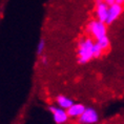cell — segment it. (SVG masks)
I'll return each mask as SVG.
<instances>
[{
	"label": "cell",
	"mask_w": 124,
	"mask_h": 124,
	"mask_svg": "<svg viewBox=\"0 0 124 124\" xmlns=\"http://www.w3.org/2000/svg\"><path fill=\"white\" fill-rule=\"evenodd\" d=\"M94 44L95 42L91 38L80 40L78 45V61L84 64L94 58Z\"/></svg>",
	"instance_id": "6da1fadb"
},
{
	"label": "cell",
	"mask_w": 124,
	"mask_h": 124,
	"mask_svg": "<svg viewBox=\"0 0 124 124\" xmlns=\"http://www.w3.org/2000/svg\"><path fill=\"white\" fill-rule=\"evenodd\" d=\"M87 31L94 38H96V40H98L102 38V37L106 36V33H107L106 23L99 20H93L88 23Z\"/></svg>",
	"instance_id": "7a4b0ae2"
},
{
	"label": "cell",
	"mask_w": 124,
	"mask_h": 124,
	"mask_svg": "<svg viewBox=\"0 0 124 124\" xmlns=\"http://www.w3.org/2000/svg\"><path fill=\"white\" fill-rule=\"evenodd\" d=\"M99 119V114L94 107H86L83 114L78 118V121L80 124H97Z\"/></svg>",
	"instance_id": "3957f363"
},
{
	"label": "cell",
	"mask_w": 124,
	"mask_h": 124,
	"mask_svg": "<svg viewBox=\"0 0 124 124\" xmlns=\"http://www.w3.org/2000/svg\"><path fill=\"white\" fill-rule=\"evenodd\" d=\"M48 110L52 113L53 119H54L56 124H65L69 121V114H67V110L64 109V108L51 105L48 107Z\"/></svg>",
	"instance_id": "277c9868"
},
{
	"label": "cell",
	"mask_w": 124,
	"mask_h": 124,
	"mask_svg": "<svg viewBox=\"0 0 124 124\" xmlns=\"http://www.w3.org/2000/svg\"><path fill=\"white\" fill-rule=\"evenodd\" d=\"M108 8L109 4H107L104 0H97L96 2V17L97 20L106 22L107 16H108Z\"/></svg>",
	"instance_id": "5b68a950"
},
{
	"label": "cell",
	"mask_w": 124,
	"mask_h": 124,
	"mask_svg": "<svg viewBox=\"0 0 124 124\" xmlns=\"http://www.w3.org/2000/svg\"><path fill=\"white\" fill-rule=\"evenodd\" d=\"M123 12V8L121 3H118V2H115V3L110 4L109 8H108V16H107V20H106V24H111L113 22H115L118 18L120 17V15L122 14Z\"/></svg>",
	"instance_id": "8992f818"
},
{
	"label": "cell",
	"mask_w": 124,
	"mask_h": 124,
	"mask_svg": "<svg viewBox=\"0 0 124 124\" xmlns=\"http://www.w3.org/2000/svg\"><path fill=\"white\" fill-rule=\"evenodd\" d=\"M85 106L81 103H74L69 109H67V114L69 117L72 119H78V118L83 114V111L85 110Z\"/></svg>",
	"instance_id": "52a82bcc"
},
{
	"label": "cell",
	"mask_w": 124,
	"mask_h": 124,
	"mask_svg": "<svg viewBox=\"0 0 124 124\" xmlns=\"http://www.w3.org/2000/svg\"><path fill=\"white\" fill-rule=\"evenodd\" d=\"M56 102H57L58 106L64 108V109H66V110L74 104V101L72 100V99L66 97V96H63V95L57 96V98H56Z\"/></svg>",
	"instance_id": "ba28073f"
},
{
	"label": "cell",
	"mask_w": 124,
	"mask_h": 124,
	"mask_svg": "<svg viewBox=\"0 0 124 124\" xmlns=\"http://www.w3.org/2000/svg\"><path fill=\"white\" fill-rule=\"evenodd\" d=\"M98 43L99 45L101 46V48L103 49V51H106V49L109 47V39H108V37H107V35L106 36H104V37H102V38H100V39H98L97 41H96Z\"/></svg>",
	"instance_id": "9c48e42d"
},
{
	"label": "cell",
	"mask_w": 124,
	"mask_h": 124,
	"mask_svg": "<svg viewBox=\"0 0 124 124\" xmlns=\"http://www.w3.org/2000/svg\"><path fill=\"white\" fill-rule=\"evenodd\" d=\"M103 53V49L101 48V46L98 44L97 42H95L94 44V58H99Z\"/></svg>",
	"instance_id": "30bf717a"
},
{
	"label": "cell",
	"mask_w": 124,
	"mask_h": 124,
	"mask_svg": "<svg viewBox=\"0 0 124 124\" xmlns=\"http://www.w3.org/2000/svg\"><path fill=\"white\" fill-rule=\"evenodd\" d=\"M44 46H45L44 40H40V41L38 42V45H37V54L41 55L43 53V49H44Z\"/></svg>",
	"instance_id": "8fae6325"
},
{
	"label": "cell",
	"mask_w": 124,
	"mask_h": 124,
	"mask_svg": "<svg viewBox=\"0 0 124 124\" xmlns=\"http://www.w3.org/2000/svg\"><path fill=\"white\" fill-rule=\"evenodd\" d=\"M105 2H106L107 4H113V3H115V2H117V0H104Z\"/></svg>",
	"instance_id": "7c38bea8"
},
{
	"label": "cell",
	"mask_w": 124,
	"mask_h": 124,
	"mask_svg": "<svg viewBox=\"0 0 124 124\" xmlns=\"http://www.w3.org/2000/svg\"><path fill=\"white\" fill-rule=\"evenodd\" d=\"M41 61H42V63L44 64V65H46V64H47V59H46L45 57H42V58H41Z\"/></svg>",
	"instance_id": "4fadbf2b"
}]
</instances>
